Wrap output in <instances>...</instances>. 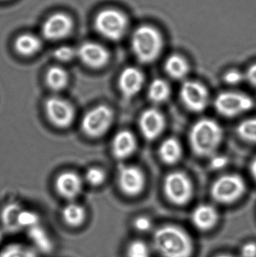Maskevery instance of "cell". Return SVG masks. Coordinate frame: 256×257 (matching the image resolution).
I'll return each mask as SVG.
<instances>
[{
  "label": "cell",
  "mask_w": 256,
  "mask_h": 257,
  "mask_svg": "<svg viewBox=\"0 0 256 257\" xmlns=\"http://www.w3.org/2000/svg\"><path fill=\"white\" fill-rule=\"evenodd\" d=\"M137 148L135 136L128 130H122L114 136L112 142V151L118 159H125L134 154Z\"/></svg>",
  "instance_id": "19"
},
{
  "label": "cell",
  "mask_w": 256,
  "mask_h": 257,
  "mask_svg": "<svg viewBox=\"0 0 256 257\" xmlns=\"http://www.w3.org/2000/svg\"><path fill=\"white\" fill-rule=\"evenodd\" d=\"M246 191V184L237 175H226L218 178L211 187V196L221 204H231L238 200Z\"/></svg>",
  "instance_id": "5"
},
{
  "label": "cell",
  "mask_w": 256,
  "mask_h": 257,
  "mask_svg": "<svg viewBox=\"0 0 256 257\" xmlns=\"http://www.w3.org/2000/svg\"><path fill=\"white\" fill-rule=\"evenodd\" d=\"M219 214L212 205H200L192 213V222L194 226L201 231L211 230L217 224Z\"/></svg>",
  "instance_id": "18"
},
{
  "label": "cell",
  "mask_w": 256,
  "mask_h": 257,
  "mask_svg": "<svg viewBox=\"0 0 256 257\" xmlns=\"http://www.w3.org/2000/svg\"><path fill=\"white\" fill-rule=\"evenodd\" d=\"M251 173H252V176L256 180V158L254 159L252 161V164L250 166Z\"/></svg>",
  "instance_id": "38"
},
{
  "label": "cell",
  "mask_w": 256,
  "mask_h": 257,
  "mask_svg": "<svg viewBox=\"0 0 256 257\" xmlns=\"http://www.w3.org/2000/svg\"><path fill=\"white\" fill-rule=\"evenodd\" d=\"M73 28L72 18L64 13L51 15L42 26V33L49 40H60L70 34Z\"/></svg>",
  "instance_id": "12"
},
{
  "label": "cell",
  "mask_w": 256,
  "mask_h": 257,
  "mask_svg": "<svg viewBox=\"0 0 256 257\" xmlns=\"http://www.w3.org/2000/svg\"><path fill=\"white\" fill-rule=\"evenodd\" d=\"M0 257H39V253L30 244L12 242L0 250Z\"/></svg>",
  "instance_id": "25"
},
{
  "label": "cell",
  "mask_w": 256,
  "mask_h": 257,
  "mask_svg": "<svg viewBox=\"0 0 256 257\" xmlns=\"http://www.w3.org/2000/svg\"><path fill=\"white\" fill-rule=\"evenodd\" d=\"M214 106L219 114L232 117L250 110L253 107V101L243 93L224 92L215 99Z\"/></svg>",
  "instance_id": "8"
},
{
  "label": "cell",
  "mask_w": 256,
  "mask_h": 257,
  "mask_svg": "<svg viewBox=\"0 0 256 257\" xmlns=\"http://www.w3.org/2000/svg\"><path fill=\"white\" fill-rule=\"evenodd\" d=\"M5 233H6L5 231L2 228H0V244L3 242V239H4Z\"/></svg>",
  "instance_id": "39"
},
{
  "label": "cell",
  "mask_w": 256,
  "mask_h": 257,
  "mask_svg": "<svg viewBox=\"0 0 256 257\" xmlns=\"http://www.w3.org/2000/svg\"><path fill=\"white\" fill-rule=\"evenodd\" d=\"M133 226L138 232L145 233L151 229L153 223L149 217H145V216H140L134 220Z\"/></svg>",
  "instance_id": "33"
},
{
  "label": "cell",
  "mask_w": 256,
  "mask_h": 257,
  "mask_svg": "<svg viewBox=\"0 0 256 257\" xmlns=\"http://www.w3.org/2000/svg\"><path fill=\"white\" fill-rule=\"evenodd\" d=\"M237 134L243 140L256 143V118L247 119L238 125Z\"/></svg>",
  "instance_id": "29"
},
{
  "label": "cell",
  "mask_w": 256,
  "mask_h": 257,
  "mask_svg": "<svg viewBox=\"0 0 256 257\" xmlns=\"http://www.w3.org/2000/svg\"><path fill=\"white\" fill-rule=\"evenodd\" d=\"M118 184L122 192L129 196L140 194L145 186V177L139 168L122 166L119 169Z\"/></svg>",
  "instance_id": "11"
},
{
  "label": "cell",
  "mask_w": 256,
  "mask_h": 257,
  "mask_svg": "<svg viewBox=\"0 0 256 257\" xmlns=\"http://www.w3.org/2000/svg\"><path fill=\"white\" fill-rule=\"evenodd\" d=\"M228 163V159L224 156H215L212 158L211 165L212 168L215 169H222L225 167Z\"/></svg>",
  "instance_id": "36"
},
{
  "label": "cell",
  "mask_w": 256,
  "mask_h": 257,
  "mask_svg": "<svg viewBox=\"0 0 256 257\" xmlns=\"http://www.w3.org/2000/svg\"><path fill=\"white\" fill-rule=\"evenodd\" d=\"M40 223V216L36 211L25 209V208L21 210L18 217V225L21 230L22 229L28 230L30 228L34 227Z\"/></svg>",
  "instance_id": "28"
},
{
  "label": "cell",
  "mask_w": 256,
  "mask_h": 257,
  "mask_svg": "<svg viewBox=\"0 0 256 257\" xmlns=\"http://www.w3.org/2000/svg\"><path fill=\"white\" fill-rule=\"evenodd\" d=\"M215 257H235V256H232V255H230V254H220V255H218V256H216Z\"/></svg>",
  "instance_id": "40"
},
{
  "label": "cell",
  "mask_w": 256,
  "mask_h": 257,
  "mask_svg": "<svg viewBox=\"0 0 256 257\" xmlns=\"http://www.w3.org/2000/svg\"><path fill=\"white\" fill-rule=\"evenodd\" d=\"M69 81V75L63 68L53 66L47 72L46 81L48 87L53 90L59 91L65 88Z\"/></svg>",
  "instance_id": "26"
},
{
  "label": "cell",
  "mask_w": 256,
  "mask_h": 257,
  "mask_svg": "<svg viewBox=\"0 0 256 257\" xmlns=\"http://www.w3.org/2000/svg\"><path fill=\"white\" fill-rule=\"evenodd\" d=\"M45 111L50 121L60 128L70 126L75 118V109L69 101L58 96L48 98L45 102Z\"/></svg>",
  "instance_id": "9"
},
{
  "label": "cell",
  "mask_w": 256,
  "mask_h": 257,
  "mask_svg": "<svg viewBox=\"0 0 256 257\" xmlns=\"http://www.w3.org/2000/svg\"><path fill=\"white\" fill-rule=\"evenodd\" d=\"M83 63L93 69L103 67L109 60V53L105 47L95 42H86L77 51Z\"/></svg>",
  "instance_id": "13"
},
{
  "label": "cell",
  "mask_w": 256,
  "mask_h": 257,
  "mask_svg": "<svg viewBox=\"0 0 256 257\" xmlns=\"http://www.w3.org/2000/svg\"><path fill=\"white\" fill-rule=\"evenodd\" d=\"M114 113L105 105H99L89 111L83 117L81 128L90 137L96 138L105 134L112 124Z\"/></svg>",
  "instance_id": "7"
},
{
  "label": "cell",
  "mask_w": 256,
  "mask_h": 257,
  "mask_svg": "<svg viewBox=\"0 0 256 257\" xmlns=\"http://www.w3.org/2000/svg\"><path fill=\"white\" fill-rule=\"evenodd\" d=\"M127 18L123 12L116 9L101 11L95 19V27L99 34L109 40L121 39L128 29Z\"/></svg>",
  "instance_id": "4"
},
{
  "label": "cell",
  "mask_w": 256,
  "mask_h": 257,
  "mask_svg": "<svg viewBox=\"0 0 256 257\" xmlns=\"http://www.w3.org/2000/svg\"><path fill=\"white\" fill-rule=\"evenodd\" d=\"M30 245L40 254H49L54 249V240L50 232L42 224L27 230Z\"/></svg>",
  "instance_id": "17"
},
{
  "label": "cell",
  "mask_w": 256,
  "mask_h": 257,
  "mask_svg": "<svg viewBox=\"0 0 256 257\" xmlns=\"http://www.w3.org/2000/svg\"><path fill=\"white\" fill-rule=\"evenodd\" d=\"M164 191L170 202L183 205L192 199L193 187L189 177L181 172H171L164 182Z\"/></svg>",
  "instance_id": "6"
},
{
  "label": "cell",
  "mask_w": 256,
  "mask_h": 257,
  "mask_svg": "<svg viewBox=\"0 0 256 257\" xmlns=\"http://www.w3.org/2000/svg\"><path fill=\"white\" fill-rule=\"evenodd\" d=\"M248 81L254 87H256V63L252 65L248 69L246 75Z\"/></svg>",
  "instance_id": "37"
},
{
  "label": "cell",
  "mask_w": 256,
  "mask_h": 257,
  "mask_svg": "<svg viewBox=\"0 0 256 257\" xmlns=\"http://www.w3.org/2000/svg\"><path fill=\"white\" fill-rule=\"evenodd\" d=\"M132 47L140 62L150 63L156 60L162 52L163 39L154 27L141 26L134 32Z\"/></svg>",
  "instance_id": "3"
},
{
  "label": "cell",
  "mask_w": 256,
  "mask_h": 257,
  "mask_svg": "<svg viewBox=\"0 0 256 257\" xmlns=\"http://www.w3.org/2000/svg\"><path fill=\"white\" fill-rule=\"evenodd\" d=\"M42 47L40 39L33 34L21 35L17 38L15 48L23 56H32L37 53Z\"/></svg>",
  "instance_id": "23"
},
{
  "label": "cell",
  "mask_w": 256,
  "mask_h": 257,
  "mask_svg": "<svg viewBox=\"0 0 256 257\" xmlns=\"http://www.w3.org/2000/svg\"><path fill=\"white\" fill-rule=\"evenodd\" d=\"M153 247L161 257H192L194 252L189 234L174 225H165L155 231Z\"/></svg>",
  "instance_id": "1"
},
{
  "label": "cell",
  "mask_w": 256,
  "mask_h": 257,
  "mask_svg": "<svg viewBox=\"0 0 256 257\" xmlns=\"http://www.w3.org/2000/svg\"><path fill=\"white\" fill-rule=\"evenodd\" d=\"M23 208H24L17 202H11L5 205L0 213L1 228L5 232L15 233L21 231L18 225V217Z\"/></svg>",
  "instance_id": "21"
},
{
  "label": "cell",
  "mask_w": 256,
  "mask_h": 257,
  "mask_svg": "<svg viewBox=\"0 0 256 257\" xmlns=\"http://www.w3.org/2000/svg\"><path fill=\"white\" fill-rule=\"evenodd\" d=\"M189 67L187 61L180 55L171 56L165 62V71L174 79L180 80L186 76Z\"/></svg>",
  "instance_id": "24"
},
{
  "label": "cell",
  "mask_w": 256,
  "mask_h": 257,
  "mask_svg": "<svg viewBox=\"0 0 256 257\" xmlns=\"http://www.w3.org/2000/svg\"><path fill=\"white\" fill-rule=\"evenodd\" d=\"M85 181L93 187L101 185L105 180V173L99 168L92 167L87 169L85 173Z\"/></svg>",
  "instance_id": "31"
},
{
  "label": "cell",
  "mask_w": 256,
  "mask_h": 257,
  "mask_svg": "<svg viewBox=\"0 0 256 257\" xmlns=\"http://www.w3.org/2000/svg\"><path fill=\"white\" fill-rule=\"evenodd\" d=\"M223 131L220 125L211 119L204 118L197 121L189 133V143L196 155H213L220 145Z\"/></svg>",
  "instance_id": "2"
},
{
  "label": "cell",
  "mask_w": 256,
  "mask_h": 257,
  "mask_svg": "<svg viewBox=\"0 0 256 257\" xmlns=\"http://www.w3.org/2000/svg\"><path fill=\"white\" fill-rule=\"evenodd\" d=\"M77 55V51L69 46H61L54 51V56L60 61H70Z\"/></svg>",
  "instance_id": "32"
},
{
  "label": "cell",
  "mask_w": 256,
  "mask_h": 257,
  "mask_svg": "<svg viewBox=\"0 0 256 257\" xmlns=\"http://www.w3.org/2000/svg\"><path fill=\"white\" fill-rule=\"evenodd\" d=\"M61 217L63 223L68 227L78 229L85 223L87 220V211L80 204L70 202L63 207Z\"/></svg>",
  "instance_id": "20"
},
{
  "label": "cell",
  "mask_w": 256,
  "mask_h": 257,
  "mask_svg": "<svg viewBox=\"0 0 256 257\" xmlns=\"http://www.w3.org/2000/svg\"><path fill=\"white\" fill-rule=\"evenodd\" d=\"M83 180L74 172H63L56 180V188L62 197L72 200L81 193Z\"/></svg>",
  "instance_id": "16"
},
{
  "label": "cell",
  "mask_w": 256,
  "mask_h": 257,
  "mask_svg": "<svg viewBox=\"0 0 256 257\" xmlns=\"http://www.w3.org/2000/svg\"><path fill=\"white\" fill-rule=\"evenodd\" d=\"M171 93L169 84L162 79H156L148 89L149 99L155 103H162L169 97Z\"/></svg>",
  "instance_id": "27"
},
{
  "label": "cell",
  "mask_w": 256,
  "mask_h": 257,
  "mask_svg": "<svg viewBox=\"0 0 256 257\" xmlns=\"http://www.w3.org/2000/svg\"><path fill=\"white\" fill-rule=\"evenodd\" d=\"M165 126V120L162 113L154 108L146 110L139 119V126L143 136L153 140L159 137Z\"/></svg>",
  "instance_id": "14"
},
{
  "label": "cell",
  "mask_w": 256,
  "mask_h": 257,
  "mask_svg": "<svg viewBox=\"0 0 256 257\" xmlns=\"http://www.w3.org/2000/svg\"><path fill=\"white\" fill-rule=\"evenodd\" d=\"M180 93L182 102L193 112H201L208 105V90L198 81H187L183 83Z\"/></svg>",
  "instance_id": "10"
},
{
  "label": "cell",
  "mask_w": 256,
  "mask_h": 257,
  "mask_svg": "<svg viewBox=\"0 0 256 257\" xmlns=\"http://www.w3.org/2000/svg\"><path fill=\"white\" fill-rule=\"evenodd\" d=\"M225 82L231 85L240 84L243 79V75L237 70H230L224 76Z\"/></svg>",
  "instance_id": "34"
},
{
  "label": "cell",
  "mask_w": 256,
  "mask_h": 257,
  "mask_svg": "<svg viewBox=\"0 0 256 257\" xmlns=\"http://www.w3.org/2000/svg\"><path fill=\"white\" fill-rule=\"evenodd\" d=\"M240 257H256V243L247 242L240 249Z\"/></svg>",
  "instance_id": "35"
},
{
  "label": "cell",
  "mask_w": 256,
  "mask_h": 257,
  "mask_svg": "<svg viewBox=\"0 0 256 257\" xmlns=\"http://www.w3.org/2000/svg\"><path fill=\"white\" fill-rule=\"evenodd\" d=\"M159 156L167 164H174L182 157V147L174 138H169L162 142L159 148Z\"/></svg>",
  "instance_id": "22"
},
{
  "label": "cell",
  "mask_w": 256,
  "mask_h": 257,
  "mask_svg": "<svg viewBox=\"0 0 256 257\" xmlns=\"http://www.w3.org/2000/svg\"><path fill=\"white\" fill-rule=\"evenodd\" d=\"M126 257H151V250L147 243L135 240L127 246Z\"/></svg>",
  "instance_id": "30"
},
{
  "label": "cell",
  "mask_w": 256,
  "mask_h": 257,
  "mask_svg": "<svg viewBox=\"0 0 256 257\" xmlns=\"http://www.w3.org/2000/svg\"><path fill=\"white\" fill-rule=\"evenodd\" d=\"M144 77L141 70L135 67L126 68L120 74L119 87L125 98H132L141 90Z\"/></svg>",
  "instance_id": "15"
}]
</instances>
